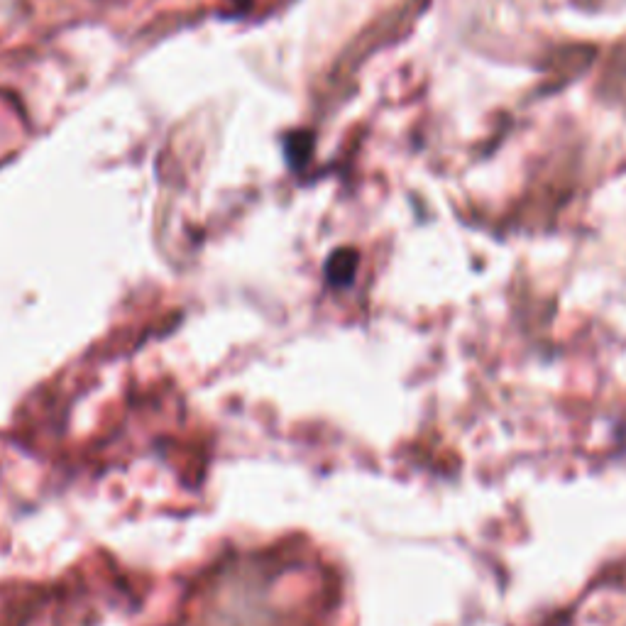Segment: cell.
Instances as JSON below:
<instances>
[{
  "instance_id": "2",
  "label": "cell",
  "mask_w": 626,
  "mask_h": 626,
  "mask_svg": "<svg viewBox=\"0 0 626 626\" xmlns=\"http://www.w3.org/2000/svg\"><path fill=\"white\" fill-rule=\"evenodd\" d=\"M355 267H358V255L353 250H338L328 260V279L333 284H348L353 279Z\"/></svg>"
},
{
  "instance_id": "1",
  "label": "cell",
  "mask_w": 626,
  "mask_h": 626,
  "mask_svg": "<svg viewBox=\"0 0 626 626\" xmlns=\"http://www.w3.org/2000/svg\"><path fill=\"white\" fill-rule=\"evenodd\" d=\"M313 152V135L304 130H294L284 137V157L291 169H301L311 159Z\"/></svg>"
}]
</instances>
